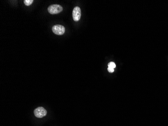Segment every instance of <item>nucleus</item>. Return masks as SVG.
Returning a JSON list of instances; mask_svg holds the SVG:
<instances>
[{"label": "nucleus", "mask_w": 168, "mask_h": 126, "mask_svg": "<svg viewBox=\"0 0 168 126\" xmlns=\"http://www.w3.org/2000/svg\"><path fill=\"white\" fill-rule=\"evenodd\" d=\"M63 7L60 5H52L48 8V12L51 14H57L63 11Z\"/></svg>", "instance_id": "1"}, {"label": "nucleus", "mask_w": 168, "mask_h": 126, "mask_svg": "<svg viewBox=\"0 0 168 126\" xmlns=\"http://www.w3.org/2000/svg\"><path fill=\"white\" fill-rule=\"evenodd\" d=\"M34 113L36 117L42 118L46 115L47 111L43 107H38L34 110Z\"/></svg>", "instance_id": "2"}, {"label": "nucleus", "mask_w": 168, "mask_h": 126, "mask_svg": "<svg viewBox=\"0 0 168 126\" xmlns=\"http://www.w3.org/2000/svg\"><path fill=\"white\" fill-rule=\"evenodd\" d=\"M52 30L54 34L61 36L65 32V28L64 26L61 25H56L53 26Z\"/></svg>", "instance_id": "3"}, {"label": "nucleus", "mask_w": 168, "mask_h": 126, "mask_svg": "<svg viewBox=\"0 0 168 126\" xmlns=\"http://www.w3.org/2000/svg\"><path fill=\"white\" fill-rule=\"evenodd\" d=\"M81 16V9L79 7H76L73 9V18L75 21H78L80 20Z\"/></svg>", "instance_id": "4"}, {"label": "nucleus", "mask_w": 168, "mask_h": 126, "mask_svg": "<svg viewBox=\"0 0 168 126\" xmlns=\"http://www.w3.org/2000/svg\"><path fill=\"white\" fill-rule=\"evenodd\" d=\"M33 2V0H24V3L26 6H29L31 5Z\"/></svg>", "instance_id": "5"}, {"label": "nucleus", "mask_w": 168, "mask_h": 126, "mask_svg": "<svg viewBox=\"0 0 168 126\" xmlns=\"http://www.w3.org/2000/svg\"><path fill=\"white\" fill-rule=\"evenodd\" d=\"M108 67H110V68H114L116 67V65L114 62H110L109 63Z\"/></svg>", "instance_id": "6"}, {"label": "nucleus", "mask_w": 168, "mask_h": 126, "mask_svg": "<svg viewBox=\"0 0 168 126\" xmlns=\"http://www.w3.org/2000/svg\"><path fill=\"white\" fill-rule=\"evenodd\" d=\"M108 71L109 72L113 73L114 71V69L113 68L108 67Z\"/></svg>", "instance_id": "7"}]
</instances>
